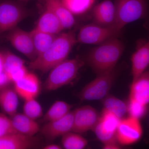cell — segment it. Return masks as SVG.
<instances>
[{"instance_id": "e575fe53", "label": "cell", "mask_w": 149, "mask_h": 149, "mask_svg": "<svg viewBox=\"0 0 149 149\" xmlns=\"http://www.w3.org/2000/svg\"><path fill=\"white\" fill-rule=\"evenodd\" d=\"M21 1H27V0H21Z\"/></svg>"}, {"instance_id": "4dcf8cb0", "label": "cell", "mask_w": 149, "mask_h": 149, "mask_svg": "<svg viewBox=\"0 0 149 149\" xmlns=\"http://www.w3.org/2000/svg\"><path fill=\"white\" fill-rule=\"evenodd\" d=\"M10 83V80L5 71L0 74V91L7 88Z\"/></svg>"}, {"instance_id": "7c38bea8", "label": "cell", "mask_w": 149, "mask_h": 149, "mask_svg": "<svg viewBox=\"0 0 149 149\" xmlns=\"http://www.w3.org/2000/svg\"><path fill=\"white\" fill-rule=\"evenodd\" d=\"M73 124V111H70L60 119L46 123L40 129L46 139L53 141L59 136L72 131Z\"/></svg>"}, {"instance_id": "7a4b0ae2", "label": "cell", "mask_w": 149, "mask_h": 149, "mask_svg": "<svg viewBox=\"0 0 149 149\" xmlns=\"http://www.w3.org/2000/svg\"><path fill=\"white\" fill-rule=\"evenodd\" d=\"M124 45L117 37L97 45L88 54L87 61L97 75L116 67L124 52Z\"/></svg>"}, {"instance_id": "52a82bcc", "label": "cell", "mask_w": 149, "mask_h": 149, "mask_svg": "<svg viewBox=\"0 0 149 149\" xmlns=\"http://www.w3.org/2000/svg\"><path fill=\"white\" fill-rule=\"evenodd\" d=\"M143 134V127L140 119L128 116L119 121L116 130V140L120 145L129 146L138 142Z\"/></svg>"}, {"instance_id": "3957f363", "label": "cell", "mask_w": 149, "mask_h": 149, "mask_svg": "<svg viewBox=\"0 0 149 149\" xmlns=\"http://www.w3.org/2000/svg\"><path fill=\"white\" fill-rule=\"evenodd\" d=\"M84 62L79 58L66 59L51 70L45 83V89L54 91L68 85L77 77Z\"/></svg>"}, {"instance_id": "8992f818", "label": "cell", "mask_w": 149, "mask_h": 149, "mask_svg": "<svg viewBox=\"0 0 149 149\" xmlns=\"http://www.w3.org/2000/svg\"><path fill=\"white\" fill-rule=\"evenodd\" d=\"M120 31L114 26H103L97 24H88L80 29L77 35V42L89 44L99 45L117 37Z\"/></svg>"}, {"instance_id": "83f0119b", "label": "cell", "mask_w": 149, "mask_h": 149, "mask_svg": "<svg viewBox=\"0 0 149 149\" xmlns=\"http://www.w3.org/2000/svg\"><path fill=\"white\" fill-rule=\"evenodd\" d=\"M24 101L23 107L24 114L35 120L42 116V107L35 98L27 99Z\"/></svg>"}, {"instance_id": "d4e9b609", "label": "cell", "mask_w": 149, "mask_h": 149, "mask_svg": "<svg viewBox=\"0 0 149 149\" xmlns=\"http://www.w3.org/2000/svg\"><path fill=\"white\" fill-rule=\"evenodd\" d=\"M61 143L63 147L66 149H83L87 146V139L74 132H68L62 136Z\"/></svg>"}, {"instance_id": "4fadbf2b", "label": "cell", "mask_w": 149, "mask_h": 149, "mask_svg": "<svg viewBox=\"0 0 149 149\" xmlns=\"http://www.w3.org/2000/svg\"><path fill=\"white\" fill-rule=\"evenodd\" d=\"M14 90L24 100L36 98L41 89L40 80L37 75L28 72L22 78L14 83Z\"/></svg>"}, {"instance_id": "e0dca14e", "label": "cell", "mask_w": 149, "mask_h": 149, "mask_svg": "<svg viewBox=\"0 0 149 149\" xmlns=\"http://www.w3.org/2000/svg\"><path fill=\"white\" fill-rule=\"evenodd\" d=\"M131 61L133 81L145 72L149 65V37L132 54Z\"/></svg>"}, {"instance_id": "d6986e66", "label": "cell", "mask_w": 149, "mask_h": 149, "mask_svg": "<svg viewBox=\"0 0 149 149\" xmlns=\"http://www.w3.org/2000/svg\"><path fill=\"white\" fill-rule=\"evenodd\" d=\"M12 122L17 133L28 136H34L40 130L39 124L35 120L24 113H17L11 116Z\"/></svg>"}, {"instance_id": "ac0fdd59", "label": "cell", "mask_w": 149, "mask_h": 149, "mask_svg": "<svg viewBox=\"0 0 149 149\" xmlns=\"http://www.w3.org/2000/svg\"><path fill=\"white\" fill-rule=\"evenodd\" d=\"M36 28L42 32L55 35H57L64 29L59 19L52 11L47 7L40 16Z\"/></svg>"}, {"instance_id": "7402d4cb", "label": "cell", "mask_w": 149, "mask_h": 149, "mask_svg": "<svg viewBox=\"0 0 149 149\" xmlns=\"http://www.w3.org/2000/svg\"><path fill=\"white\" fill-rule=\"evenodd\" d=\"M30 33L37 56L45 52L50 47L57 36L40 31L36 27L30 31Z\"/></svg>"}, {"instance_id": "9c48e42d", "label": "cell", "mask_w": 149, "mask_h": 149, "mask_svg": "<svg viewBox=\"0 0 149 149\" xmlns=\"http://www.w3.org/2000/svg\"><path fill=\"white\" fill-rule=\"evenodd\" d=\"M72 132L83 133L93 130L97 123L100 116L93 107L85 105L73 111Z\"/></svg>"}, {"instance_id": "4316f807", "label": "cell", "mask_w": 149, "mask_h": 149, "mask_svg": "<svg viewBox=\"0 0 149 149\" xmlns=\"http://www.w3.org/2000/svg\"><path fill=\"white\" fill-rule=\"evenodd\" d=\"M4 71L9 75L22 67L24 66V61L9 51L3 52Z\"/></svg>"}, {"instance_id": "f546056e", "label": "cell", "mask_w": 149, "mask_h": 149, "mask_svg": "<svg viewBox=\"0 0 149 149\" xmlns=\"http://www.w3.org/2000/svg\"><path fill=\"white\" fill-rule=\"evenodd\" d=\"M15 133L17 132L14 128L11 118L5 115L0 113V137Z\"/></svg>"}, {"instance_id": "ba28073f", "label": "cell", "mask_w": 149, "mask_h": 149, "mask_svg": "<svg viewBox=\"0 0 149 149\" xmlns=\"http://www.w3.org/2000/svg\"><path fill=\"white\" fill-rule=\"evenodd\" d=\"M120 119L111 111L103 109L93 130L103 144L117 142L116 133Z\"/></svg>"}, {"instance_id": "9a60e30c", "label": "cell", "mask_w": 149, "mask_h": 149, "mask_svg": "<svg viewBox=\"0 0 149 149\" xmlns=\"http://www.w3.org/2000/svg\"><path fill=\"white\" fill-rule=\"evenodd\" d=\"M37 141L34 136L17 133L0 137V149H27L36 147Z\"/></svg>"}, {"instance_id": "484cf974", "label": "cell", "mask_w": 149, "mask_h": 149, "mask_svg": "<svg viewBox=\"0 0 149 149\" xmlns=\"http://www.w3.org/2000/svg\"><path fill=\"white\" fill-rule=\"evenodd\" d=\"M61 1L72 14L78 15L89 10L95 0H61Z\"/></svg>"}, {"instance_id": "603a6c76", "label": "cell", "mask_w": 149, "mask_h": 149, "mask_svg": "<svg viewBox=\"0 0 149 149\" xmlns=\"http://www.w3.org/2000/svg\"><path fill=\"white\" fill-rule=\"evenodd\" d=\"M72 105L63 101H56L43 116L42 121L47 123L64 117L70 111Z\"/></svg>"}, {"instance_id": "5b68a950", "label": "cell", "mask_w": 149, "mask_h": 149, "mask_svg": "<svg viewBox=\"0 0 149 149\" xmlns=\"http://www.w3.org/2000/svg\"><path fill=\"white\" fill-rule=\"evenodd\" d=\"M117 74L116 67L98 75L87 84L79 93L82 101L102 100L109 93Z\"/></svg>"}, {"instance_id": "ffe728a7", "label": "cell", "mask_w": 149, "mask_h": 149, "mask_svg": "<svg viewBox=\"0 0 149 149\" xmlns=\"http://www.w3.org/2000/svg\"><path fill=\"white\" fill-rule=\"evenodd\" d=\"M46 7L55 14L61 22L63 28L68 29L75 23L74 16L62 2L61 0H45Z\"/></svg>"}, {"instance_id": "836d02e7", "label": "cell", "mask_w": 149, "mask_h": 149, "mask_svg": "<svg viewBox=\"0 0 149 149\" xmlns=\"http://www.w3.org/2000/svg\"><path fill=\"white\" fill-rule=\"evenodd\" d=\"M4 71V58L3 53L0 52V74Z\"/></svg>"}, {"instance_id": "5bb4252c", "label": "cell", "mask_w": 149, "mask_h": 149, "mask_svg": "<svg viewBox=\"0 0 149 149\" xmlns=\"http://www.w3.org/2000/svg\"><path fill=\"white\" fill-rule=\"evenodd\" d=\"M129 99L148 106L149 104V70H146L132 81Z\"/></svg>"}, {"instance_id": "1f68e13d", "label": "cell", "mask_w": 149, "mask_h": 149, "mask_svg": "<svg viewBox=\"0 0 149 149\" xmlns=\"http://www.w3.org/2000/svg\"><path fill=\"white\" fill-rule=\"evenodd\" d=\"M118 142H111L103 144V148L104 149H119L120 146L117 143Z\"/></svg>"}, {"instance_id": "277c9868", "label": "cell", "mask_w": 149, "mask_h": 149, "mask_svg": "<svg viewBox=\"0 0 149 149\" xmlns=\"http://www.w3.org/2000/svg\"><path fill=\"white\" fill-rule=\"evenodd\" d=\"M113 26L121 32L125 25L144 18L148 12L146 0H116Z\"/></svg>"}, {"instance_id": "f1b7e54d", "label": "cell", "mask_w": 149, "mask_h": 149, "mask_svg": "<svg viewBox=\"0 0 149 149\" xmlns=\"http://www.w3.org/2000/svg\"><path fill=\"white\" fill-rule=\"evenodd\" d=\"M148 106L129 99L127 103V113L129 116L141 119L146 114Z\"/></svg>"}, {"instance_id": "cb8c5ba5", "label": "cell", "mask_w": 149, "mask_h": 149, "mask_svg": "<svg viewBox=\"0 0 149 149\" xmlns=\"http://www.w3.org/2000/svg\"><path fill=\"white\" fill-rule=\"evenodd\" d=\"M104 108L111 111L120 119L127 113V103L112 95H108L102 100Z\"/></svg>"}, {"instance_id": "30bf717a", "label": "cell", "mask_w": 149, "mask_h": 149, "mask_svg": "<svg viewBox=\"0 0 149 149\" xmlns=\"http://www.w3.org/2000/svg\"><path fill=\"white\" fill-rule=\"evenodd\" d=\"M6 38L14 47L26 56L31 61L37 58L30 32L15 27L10 31Z\"/></svg>"}, {"instance_id": "8fae6325", "label": "cell", "mask_w": 149, "mask_h": 149, "mask_svg": "<svg viewBox=\"0 0 149 149\" xmlns=\"http://www.w3.org/2000/svg\"><path fill=\"white\" fill-rule=\"evenodd\" d=\"M24 16L23 10L16 4L10 1L0 3V35L16 27Z\"/></svg>"}, {"instance_id": "d6a6232c", "label": "cell", "mask_w": 149, "mask_h": 149, "mask_svg": "<svg viewBox=\"0 0 149 149\" xmlns=\"http://www.w3.org/2000/svg\"><path fill=\"white\" fill-rule=\"evenodd\" d=\"M43 149H61L62 147L56 144H51L43 147Z\"/></svg>"}, {"instance_id": "6da1fadb", "label": "cell", "mask_w": 149, "mask_h": 149, "mask_svg": "<svg viewBox=\"0 0 149 149\" xmlns=\"http://www.w3.org/2000/svg\"><path fill=\"white\" fill-rule=\"evenodd\" d=\"M77 42L74 31L57 35L50 47L34 61L30 62L29 67L43 73L51 70L66 59Z\"/></svg>"}, {"instance_id": "2e32d148", "label": "cell", "mask_w": 149, "mask_h": 149, "mask_svg": "<svg viewBox=\"0 0 149 149\" xmlns=\"http://www.w3.org/2000/svg\"><path fill=\"white\" fill-rule=\"evenodd\" d=\"M93 16L95 24L103 26H113L116 16L115 4L111 0H104L95 6Z\"/></svg>"}, {"instance_id": "44dd1931", "label": "cell", "mask_w": 149, "mask_h": 149, "mask_svg": "<svg viewBox=\"0 0 149 149\" xmlns=\"http://www.w3.org/2000/svg\"><path fill=\"white\" fill-rule=\"evenodd\" d=\"M18 95L14 90L6 88L0 91V107L4 112L13 116L17 112Z\"/></svg>"}]
</instances>
